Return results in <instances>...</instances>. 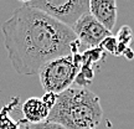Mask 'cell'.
<instances>
[{
    "label": "cell",
    "instance_id": "6da1fadb",
    "mask_svg": "<svg viewBox=\"0 0 134 129\" xmlns=\"http://www.w3.org/2000/svg\"><path fill=\"white\" fill-rule=\"evenodd\" d=\"M1 33L11 66L24 76L37 75L46 62L81 50L72 29L26 5L1 25Z\"/></svg>",
    "mask_w": 134,
    "mask_h": 129
},
{
    "label": "cell",
    "instance_id": "7a4b0ae2",
    "mask_svg": "<svg viewBox=\"0 0 134 129\" xmlns=\"http://www.w3.org/2000/svg\"><path fill=\"white\" fill-rule=\"evenodd\" d=\"M103 117L99 97L87 88H68L56 94L47 120L65 129H97Z\"/></svg>",
    "mask_w": 134,
    "mask_h": 129
},
{
    "label": "cell",
    "instance_id": "3957f363",
    "mask_svg": "<svg viewBox=\"0 0 134 129\" xmlns=\"http://www.w3.org/2000/svg\"><path fill=\"white\" fill-rule=\"evenodd\" d=\"M82 65L81 52L53 58L38 70L40 83L46 93L60 94L71 88Z\"/></svg>",
    "mask_w": 134,
    "mask_h": 129
},
{
    "label": "cell",
    "instance_id": "277c9868",
    "mask_svg": "<svg viewBox=\"0 0 134 129\" xmlns=\"http://www.w3.org/2000/svg\"><path fill=\"white\" fill-rule=\"evenodd\" d=\"M23 5L40 10L41 13L70 29L75 26L82 15L90 13L88 0H34L24 1Z\"/></svg>",
    "mask_w": 134,
    "mask_h": 129
},
{
    "label": "cell",
    "instance_id": "5b68a950",
    "mask_svg": "<svg viewBox=\"0 0 134 129\" xmlns=\"http://www.w3.org/2000/svg\"><path fill=\"white\" fill-rule=\"evenodd\" d=\"M72 31L76 35L77 40L81 45V50L83 51L88 48L98 47L100 42L110 35L109 31L105 30L90 13L82 15L77 20L75 26L72 27Z\"/></svg>",
    "mask_w": 134,
    "mask_h": 129
},
{
    "label": "cell",
    "instance_id": "8992f818",
    "mask_svg": "<svg viewBox=\"0 0 134 129\" xmlns=\"http://www.w3.org/2000/svg\"><path fill=\"white\" fill-rule=\"evenodd\" d=\"M90 14L110 32L117 23V3L114 0H92L90 1Z\"/></svg>",
    "mask_w": 134,
    "mask_h": 129
},
{
    "label": "cell",
    "instance_id": "52a82bcc",
    "mask_svg": "<svg viewBox=\"0 0 134 129\" xmlns=\"http://www.w3.org/2000/svg\"><path fill=\"white\" fill-rule=\"evenodd\" d=\"M24 119L27 123H42L47 120L48 114H50V108L47 104L43 102L41 97H30L23 103L21 107Z\"/></svg>",
    "mask_w": 134,
    "mask_h": 129
},
{
    "label": "cell",
    "instance_id": "ba28073f",
    "mask_svg": "<svg viewBox=\"0 0 134 129\" xmlns=\"http://www.w3.org/2000/svg\"><path fill=\"white\" fill-rule=\"evenodd\" d=\"M19 103V98H11L9 103L4 105L0 110V129H20V119L15 120L10 112L16 108Z\"/></svg>",
    "mask_w": 134,
    "mask_h": 129
},
{
    "label": "cell",
    "instance_id": "9c48e42d",
    "mask_svg": "<svg viewBox=\"0 0 134 129\" xmlns=\"http://www.w3.org/2000/svg\"><path fill=\"white\" fill-rule=\"evenodd\" d=\"M93 77H94V70H93V66L90 65V63L82 62L81 68H80V71H78V73H77L75 82H76L81 88H85L86 86H88V85H91L92 83Z\"/></svg>",
    "mask_w": 134,
    "mask_h": 129
},
{
    "label": "cell",
    "instance_id": "30bf717a",
    "mask_svg": "<svg viewBox=\"0 0 134 129\" xmlns=\"http://www.w3.org/2000/svg\"><path fill=\"white\" fill-rule=\"evenodd\" d=\"M81 57H82V62L90 63L92 66H94L97 62H99L102 58H104V52L99 47L88 48L86 51H82Z\"/></svg>",
    "mask_w": 134,
    "mask_h": 129
},
{
    "label": "cell",
    "instance_id": "8fae6325",
    "mask_svg": "<svg viewBox=\"0 0 134 129\" xmlns=\"http://www.w3.org/2000/svg\"><path fill=\"white\" fill-rule=\"evenodd\" d=\"M20 129H65L60 124L45 120L42 123H27L25 119H20Z\"/></svg>",
    "mask_w": 134,
    "mask_h": 129
},
{
    "label": "cell",
    "instance_id": "7c38bea8",
    "mask_svg": "<svg viewBox=\"0 0 134 129\" xmlns=\"http://www.w3.org/2000/svg\"><path fill=\"white\" fill-rule=\"evenodd\" d=\"M115 38H117L119 45L125 46V47H130V43L133 41V31H132L129 26L124 25V26H122L119 29Z\"/></svg>",
    "mask_w": 134,
    "mask_h": 129
},
{
    "label": "cell",
    "instance_id": "4fadbf2b",
    "mask_svg": "<svg viewBox=\"0 0 134 129\" xmlns=\"http://www.w3.org/2000/svg\"><path fill=\"white\" fill-rule=\"evenodd\" d=\"M98 47L103 52H109L112 55H114V56H119L118 55V41H117L115 36H113V35H109L108 37H105L100 42V45Z\"/></svg>",
    "mask_w": 134,
    "mask_h": 129
},
{
    "label": "cell",
    "instance_id": "5bb4252c",
    "mask_svg": "<svg viewBox=\"0 0 134 129\" xmlns=\"http://www.w3.org/2000/svg\"><path fill=\"white\" fill-rule=\"evenodd\" d=\"M41 98H42L43 102L47 104L48 108L52 109L53 104H55V102H56V94H53V93H45Z\"/></svg>",
    "mask_w": 134,
    "mask_h": 129
},
{
    "label": "cell",
    "instance_id": "9a60e30c",
    "mask_svg": "<svg viewBox=\"0 0 134 129\" xmlns=\"http://www.w3.org/2000/svg\"><path fill=\"white\" fill-rule=\"evenodd\" d=\"M122 56H124L125 58H127V60H133L134 58V52H133V50H132V48H127V50H125L124 52H123V55H122Z\"/></svg>",
    "mask_w": 134,
    "mask_h": 129
}]
</instances>
